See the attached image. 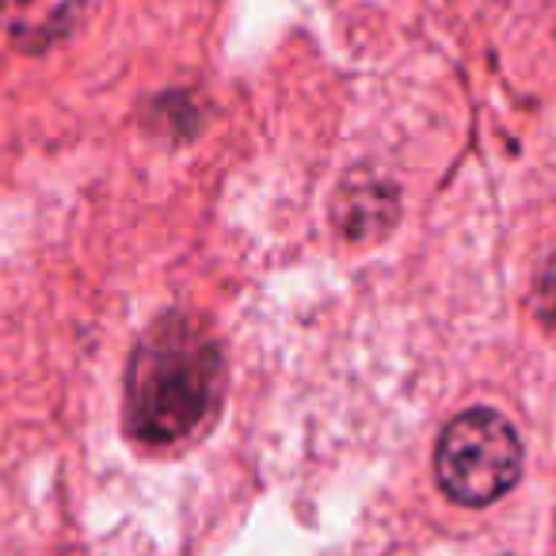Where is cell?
<instances>
[{"label":"cell","mask_w":556,"mask_h":556,"mask_svg":"<svg viewBox=\"0 0 556 556\" xmlns=\"http://www.w3.org/2000/svg\"><path fill=\"white\" fill-rule=\"evenodd\" d=\"M533 313L538 320L556 336V255L538 270V282H533Z\"/></svg>","instance_id":"277c9868"},{"label":"cell","mask_w":556,"mask_h":556,"mask_svg":"<svg viewBox=\"0 0 556 556\" xmlns=\"http://www.w3.org/2000/svg\"><path fill=\"white\" fill-rule=\"evenodd\" d=\"M222 348L191 313H168L138 340L126 366V431L141 446L191 439L222 396Z\"/></svg>","instance_id":"6da1fadb"},{"label":"cell","mask_w":556,"mask_h":556,"mask_svg":"<svg viewBox=\"0 0 556 556\" xmlns=\"http://www.w3.org/2000/svg\"><path fill=\"white\" fill-rule=\"evenodd\" d=\"M434 480L446 500L488 507L522 480V442L507 416L469 408L446 424L434 446Z\"/></svg>","instance_id":"7a4b0ae2"},{"label":"cell","mask_w":556,"mask_h":556,"mask_svg":"<svg viewBox=\"0 0 556 556\" xmlns=\"http://www.w3.org/2000/svg\"><path fill=\"white\" fill-rule=\"evenodd\" d=\"M401 217V187L374 168H355L340 179L332 199V222L340 237L374 240Z\"/></svg>","instance_id":"3957f363"}]
</instances>
